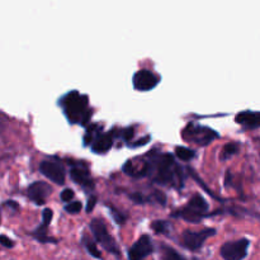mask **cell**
I'll return each mask as SVG.
<instances>
[{
  "instance_id": "1",
  "label": "cell",
  "mask_w": 260,
  "mask_h": 260,
  "mask_svg": "<svg viewBox=\"0 0 260 260\" xmlns=\"http://www.w3.org/2000/svg\"><path fill=\"white\" fill-rule=\"evenodd\" d=\"M147 161V178L157 184L182 189L184 187L183 168L170 152H157L151 150L145 156Z\"/></svg>"
},
{
  "instance_id": "2",
  "label": "cell",
  "mask_w": 260,
  "mask_h": 260,
  "mask_svg": "<svg viewBox=\"0 0 260 260\" xmlns=\"http://www.w3.org/2000/svg\"><path fill=\"white\" fill-rule=\"evenodd\" d=\"M58 106L62 108L63 114L71 124L85 126L90 119L91 109L89 107L88 95L80 94L78 90H70L61 96Z\"/></svg>"
},
{
  "instance_id": "3",
  "label": "cell",
  "mask_w": 260,
  "mask_h": 260,
  "mask_svg": "<svg viewBox=\"0 0 260 260\" xmlns=\"http://www.w3.org/2000/svg\"><path fill=\"white\" fill-rule=\"evenodd\" d=\"M208 210H210V205L206 201V198L201 196L200 193H196L194 196L190 197V200L188 201L184 207L174 211L172 216L177 218H183L187 222L198 223L205 217H208V215H206Z\"/></svg>"
},
{
  "instance_id": "4",
  "label": "cell",
  "mask_w": 260,
  "mask_h": 260,
  "mask_svg": "<svg viewBox=\"0 0 260 260\" xmlns=\"http://www.w3.org/2000/svg\"><path fill=\"white\" fill-rule=\"evenodd\" d=\"M89 228H90L91 233H93L94 239L98 244H101L102 248L106 251H108L109 254H113L117 258H121V251H119L118 245H117L116 240L113 239V236L108 233V229H107L106 222L102 218H93V220L89 222Z\"/></svg>"
},
{
  "instance_id": "5",
  "label": "cell",
  "mask_w": 260,
  "mask_h": 260,
  "mask_svg": "<svg viewBox=\"0 0 260 260\" xmlns=\"http://www.w3.org/2000/svg\"><path fill=\"white\" fill-rule=\"evenodd\" d=\"M182 137L190 144H196L198 146H207L213 140L218 139V134L210 127L190 122L182 131Z\"/></svg>"
},
{
  "instance_id": "6",
  "label": "cell",
  "mask_w": 260,
  "mask_h": 260,
  "mask_svg": "<svg viewBox=\"0 0 260 260\" xmlns=\"http://www.w3.org/2000/svg\"><path fill=\"white\" fill-rule=\"evenodd\" d=\"M217 230L213 228H206L200 231L193 230H185L182 234V240H180V245L184 246L185 249L190 251L200 250L203 246V244L208 240L210 238L216 235Z\"/></svg>"
},
{
  "instance_id": "7",
  "label": "cell",
  "mask_w": 260,
  "mask_h": 260,
  "mask_svg": "<svg viewBox=\"0 0 260 260\" xmlns=\"http://www.w3.org/2000/svg\"><path fill=\"white\" fill-rule=\"evenodd\" d=\"M250 240L246 238L228 241L220 249V254L223 260H244L248 256Z\"/></svg>"
},
{
  "instance_id": "8",
  "label": "cell",
  "mask_w": 260,
  "mask_h": 260,
  "mask_svg": "<svg viewBox=\"0 0 260 260\" xmlns=\"http://www.w3.org/2000/svg\"><path fill=\"white\" fill-rule=\"evenodd\" d=\"M160 83V76L154 71L141 69L136 71L132 76V84L134 88L139 91H149L156 88Z\"/></svg>"
},
{
  "instance_id": "9",
  "label": "cell",
  "mask_w": 260,
  "mask_h": 260,
  "mask_svg": "<svg viewBox=\"0 0 260 260\" xmlns=\"http://www.w3.org/2000/svg\"><path fill=\"white\" fill-rule=\"evenodd\" d=\"M40 170L47 179H50L51 182H53L55 184H65V169H63V165L61 164L60 161H57V160H43L40 165Z\"/></svg>"
},
{
  "instance_id": "10",
  "label": "cell",
  "mask_w": 260,
  "mask_h": 260,
  "mask_svg": "<svg viewBox=\"0 0 260 260\" xmlns=\"http://www.w3.org/2000/svg\"><path fill=\"white\" fill-rule=\"evenodd\" d=\"M154 251L155 248L151 238L145 234V235L140 236L139 240L128 249L127 258H128V260H144L149 255H151Z\"/></svg>"
},
{
  "instance_id": "11",
  "label": "cell",
  "mask_w": 260,
  "mask_h": 260,
  "mask_svg": "<svg viewBox=\"0 0 260 260\" xmlns=\"http://www.w3.org/2000/svg\"><path fill=\"white\" fill-rule=\"evenodd\" d=\"M51 192H52L51 185L48 183L42 182V180H36L27 189V194L29 200L37 206L45 205Z\"/></svg>"
},
{
  "instance_id": "12",
  "label": "cell",
  "mask_w": 260,
  "mask_h": 260,
  "mask_svg": "<svg viewBox=\"0 0 260 260\" xmlns=\"http://www.w3.org/2000/svg\"><path fill=\"white\" fill-rule=\"evenodd\" d=\"M70 178L76 184L80 185L86 190H91L95 187L94 179L91 178L90 173H89V169L84 164H74L73 168L70 169Z\"/></svg>"
},
{
  "instance_id": "13",
  "label": "cell",
  "mask_w": 260,
  "mask_h": 260,
  "mask_svg": "<svg viewBox=\"0 0 260 260\" xmlns=\"http://www.w3.org/2000/svg\"><path fill=\"white\" fill-rule=\"evenodd\" d=\"M117 136H119V132H116V129H109L108 132H101L90 146L94 154H106L112 147L114 139Z\"/></svg>"
},
{
  "instance_id": "14",
  "label": "cell",
  "mask_w": 260,
  "mask_h": 260,
  "mask_svg": "<svg viewBox=\"0 0 260 260\" xmlns=\"http://www.w3.org/2000/svg\"><path fill=\"white\" fill-rule=\"evenodd\" d=\"M124 174L129 175L132 178H142V177H147V161L146 159H132V160H127L126 164L123 165L122 168Z\"/></svg>"
},
{
  "instance_id": "15",
  "label": "cell",
  "mask_w": 260,
  "mask_h": 260,
  "mask_svg": "<svg viewBox=\"0 0 260 260\" xmlns=\"http://www.w3.org/2000/svg\"><path fill=\"white\" fill-rule=\"evenodd\" d=\"M236 123L240 126L245 127V128L253 129L259 128L260 127V112H253V111H244L240 113L236 114L235 117Z\"/></svg>"
},
{
  "instance_id": "16",
  "label": "cell",
  "mask_w": 260,
  "mask_h": 260,
  "mask_svg": "<svg viewBox=\"0 0 260 260\" xmlns=\"http://www.w3.org/2000/svg\"><path fill=\"white\" fill-rule=\"evenodd\" d=\"M29 235L32 236L33 239H36V240L41 244H46V243L57 244V240H56V239L48 236V226L43 225V223H41L38 228H36L35 230L29 234Z\"/></svg>"
},
{
  "instance_id": "17",
  "label": "cell",
  "mask_w": 260,
  "mask_h": 260,
  "mask_svg": "<svg viewBox=\"0 0 260 260\" xmlns=\"http://www.w3.org/2000/svg\"><path fill=\"white\" fill-rule=\"evenodd\" d=\"M160 260H187L178 250H175L172 246L167 244H160L159 245Z\"/></svg>"
},
{
  "instance_id": "18",
  "label": "cell",
  "mask_w": 260,
  "mask_h": 260,
  "mask_svg": "<svg viewBox=\"0 0 260 260\" xmlns=\"http://www.w3.org/2000/svg\"><path fill=\"white\" fill-rule=\"evenodd\" d=\"M101 132H103V126H101V124L98 123H91L90 126L86 128V132L85 135H84V145L85 146H89L91 144H93V141L95 140V137L98 136Z\"/></svg>"
},
{
  "instance_id": "19",
  "label": "cell",
  "mask_w": 260,
  "mask_h": 260,
  "mask_svg": "<svg viewBox=\"0 0 260 260\" xmlns=\"http://www.w3.org/2000/svg\"><path fill=\"white\" fill-rule=\"evenodd\" d=\"M81 244L84 245V248H85V250L88 251L89 255H91L93 258L98 259V260H102V253L99 251L98 246H96V244L94 243V240H91L90 238H88L86 235L83 236V239H81Z\"/></svg>"
},
{
  "instance_id": "20",
  "label": "cell",
  "mask_w": 260,
  "mask_h": 260,
  "mask_svg": "<svg viewBox=\"0 0 260 260\" xmlns=\"http://www.w3.org/2000/svg\"><path fill=\"white\" fill-rule=\"evenodd\" d=\"M240 150V144L239 142H228L225 146L222 147V152H221V160H228L231 156L236 155Z\"/></svg>"
},
{
  "instance_id": "21",
  "label": "cell",
  "mask_w": 260,
  "mask_h": 260,
  "mask_svg": "<svg viewBox=\"0 0 260 260\" xmlns=\"http://www.w3.org/2000/svg\"><path fill=\"white\" fill-rule=\"evenodd\" d=\"M175 155L182 161H189V160H192L196 156V152L192 149H189V147L177 146L175 147Z\"/></svg>"
},
{
  "instance_id": "22",
  "label": "cell",
  "mask_w": 260,
  "mask_h": 260,
  "mask_svg": "<svg viewBox=\"0 0 260 260\" xmlns=\"http://www.w3.org/2000/svg\"><path fill=\"white\" fill-rule=\"evenodd\" d=\"M151 229L157 234V235H162V234H168L170 230V223L168 221L162 220H155L151 222Z\"/></svg>"
},
{
  "instance_id": "23",
  "label": "cell",
  "mask_w": 260,
  "mask_h": 260,
  "mask_svg": "<svg viewBox=\"0 0 260 260\" xmlns=\"http://www.w3.org/2000/svg\"><path fill=\"white\" fill-rule=\"evenodd\" d=\"M108 210L109 212H111V216L113 217L114 222L118 223V225H123L124 222H126V216L123 215V213L121 212V211H118L117 208H114L113 206H108Z\"/></svg>"
},
{
  "instance_id": "24",
  "label": "cell",
  "mask_w": 260,
  "mask_h": 260,
  "mask_svg": "<svg viewBox=\"0 0 260 260\" xmlns=\"http://www.w3.org/2000/svg\"><path fill=\"white\" fill-rule=\"evenodd\" d=\"M81 208H83V205H81V202H79V201H75V202L66 203L65 207H63V210H65L68 213H78V212H80Z\"/></svg>"
},
{
  "instance_id": "25",
  "label": "cell",
  "mask_w": 260,
  "mask_h": 260,
  "mask_svg": "<svg viewBox=\"0 0 260 260\" xmlns=\"http://www.w3.org/2000/svg\"><path fill=\"white\" fill-rule=\"evenodd\" d=\"M135 132H134V128L132 127H127V128H123L119 131V137H122L123 139V141L126 142H129L132 140V137H134Z\"/></svg>"
},
{
  "instance_id": "26",
  "label": "cell",
  "mask_w": 260,
  "mask_h": 260,
  "mask_svg": "<svg viewBox=\"0 0 260 260\" xmlns=\"http://www.w3.org/2000/svg\"><path fill=\"white\" fill-rule=\"evenodd\" d=\"M74 196H75V193H74V190L71 189V188H65V189L61 192L60 198H61V201H62V202L69 203V202H71V200L74 198Z\"/></svg>"
},
{
  "instance_id": "27",
  "label": "cell",
  "mask_w": 260,
  "mask_h": 260,
  "mask_svg": "<svg viewBox=\"0 0 260 260\" xmlns=\"http://www.w3.org/2000/svg\"><path fill=\"white\" fill-rule=\"evenodd\" d=\"M53 217V211L51 208H45L42 211V223L46 226H50L51 221Z\"/></svg>"
},
{
  "instance_id": "28",
  "label": "cell",
  "mask_w": 260,
  "mask_h": 260,
  "mask_svg": "<svg viewBox=\"0 0 260 260\" xmlns=\"http://www.w3.org/2000/svg\"><path fill=\"white\" fill-rule=\"evenodd\" d=\"M0 243H2V245L4 246V248H7V249L14 248V244H15L14 240H12L10 238H8V236L4 235V234L0 236Z\"/></svg>"
},
{
  "instance_id": "29",
  "label": "cell",
  "mask_w": 260,
  "mask_h": 260,
  "mask_svg": "<svg viewBox=\"0 0 260 260\" xmlns=\"http://www.w3.org/2000/svg\"><path fill=\"white\" fill-rule=\"evenodd\" d=\"M95 203H96L95 196H91V197H89L88 203H86V207H85L86 213H91V211H93L94 207H95Z\"/></svg>"
},
{
  "instance_id": "30",
  "label": "cell",
  "mask_w": 260,
  "mask_h": 260,
  "mask_svg": "<svg viewBox=\"0 0 260 260\" xmlns=\"http://www.w3.org/2000/svg\"><path fill=\"white\" fill-rule=\"evenodd\" d=\"M4 206H5V207L13 208V210H14V211H18V210H19V205H18V203L15 202V201H13V200L5 201V202H4Z\"/></svg>"
}]
</instances>
